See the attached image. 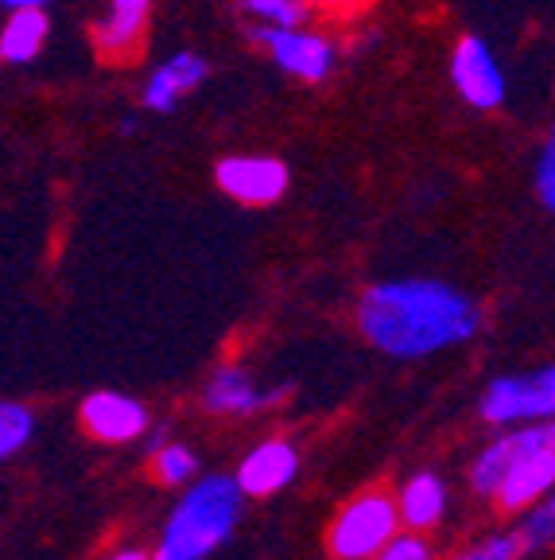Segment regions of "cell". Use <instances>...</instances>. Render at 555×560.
I'll return each mask as SVG.
<instances>
[{
	"label": "cell",
	"instance_id": "1",
	"mask_svg": "<svg viewBox=\"0 0 555 560\" xmlns=\"http://www.w3.org/2000/svg\"><path fill=\"white\" fill-rule=\"evenodd\" d=\"M357 331L389 359H427L482 331V307L447 280H377L357 300Z\"/></svg>",
	"mask_w": 555,
	"mask_h": 560
},
{
	"label": "cell",
	"instance_id": "2",
	"mask_svg": "<svg viewBox=\"0 0 555 560\" xmlns=\"http://www.w3.org/2000/svg\"><path fill=\"white\" fill-rule=\"evenodd\" d=\"M555 482V429L552 420H532L497 436L470 467V487L497 510H524L547 499Z\"/></svg>",
	"mask_w": 555,
	"mask_h": 560
},
{
	"label": "cell",
	"instance_id": "3",
	"mask_svg": "<svg viewBox=\"0 0 555 560\" xmlns=\"http://www.w3.org/2000/svg\"><path fill=\"white\" fill-rule=\"evenodd\" d=\"M245 510V494L237 490L234 475H206L187 482V494L172 517L164 522V534L152 552V560H206L214 557L229 537L237 534Z\"/></svg>",
	"mask_w": 555,
	"mask_h": 560
},
{
	"label": "cell",
	"instance_id": "4",
	"mask_svg": "<svg viewBox=\"0 0 555 560\" xmlns=\"http://www.w3.org/2000/svg\"><path fill=\"white\" fill-rule=\"evenodd\" d=\"M397 529V499L389 490H362L327 525V552L334 560H374Z\"/></svg>",
	"mask_w": 555,
	"mask_h": 560
},
{
	"label": "cell",
	"instance_id": "5",
	"mask_svg": "<svg viewBox=\"0 0 555 560\" xmlns=\"http://www.w3.org/2000/svg\"><path fill=\"white\" fill-rule=\"evenodd\" d=\"M482 420L494 429L512 424H532V420H552L555 412V370H521V374H501L486 385L482 394Z\"/></svg>",
	"mask_w": 555,
	"mask_h": 560
},
{
	"label": "cell",
	"instance_id": "6",
	"mask_svg": "<svg viewBox=\"0 0 555 560\" xmlns=\"http://www.w3.org/2000/svg\"><path fill=\"white\" fill-rule=\"evenodd\" d=\"M252 39L269 47L276 67L287 70L292 79L322 82L334 70V44L319 32H304V27H257Z\"/></svg>",
	"mask_w": 555,
	"mask_h": 560
},
{
	"label": "cell",
	"instance_id": "7",
	"mask_svg": "<svg viewBox=\"0 0 555 560\" xmlns=\"http://www.w3.org/2000/svg\"><path fill=\"white\" fill-rule=\"evenodd\" d=\"M217 187L245 207H272L284 199L292 172L276 156H226L217 160Z\"/></svg>",
	"mask_w": 555,
	"mask_h": 560
},
{
	"label": "cell",
	"instance_id": "8",
	"mask_svg": "<svg viewBox=\"0 0 555 560\" xmlns=\"http://www.w3.org/2000/svg\"><path fill=\"white\" fill-rule=\"evenodd\" d=\"M79 420L97 444H132L152 429V417H147L144 405L129 394H117V389L90 394L79 405Z\"/></svg>",
	"mask_w": 555,
	"mask_h": 560
},
{
	"label": "cell",
	"instance_id": "9",
	"mask_svg": "<svg viewBox=\"0 0 555 560\" xmlns=\"http://www.w3.org/2000/svg\"><path fill=\"white\" fill-rule=\"evenodd\" d=\"M451 82L474 109H497L505 102V90H509V82L501 74V62L494 59V51L477 35H462L459 47H454Z\"/></svg>",
	"mask_w": 555,
	"mask_h": 560
},
{
	"label": "cell",
	"instance_id": "10",
	"mask_svg": "<svg viewBox=\"0 0 555 560\" xmlns=\"http://www.w3.org/2000/svg\"><path fill=\"white\" fill-rule=\"evenodd\" d=\"M287 397V389H264L245 366H217L202 385V409L214 417H249V412L272 409Z\"/></svg>",
	"mask_w": 555,
	"mask_h": 560
},
{
	"label": "cell",
	"instance_id": "11",
	"mask_svg": "<svg viewBox=\"0 0 555 560\" xmlns=\"http://www.w3.org/2000/svg\"><path fill=\"white\" fill-rule=\"evenodd\" d=\"M299 475V452L292 440L272 436L257 444L234 471V482L245 499H272Z\"/></svg>",
	"mask_w": 555,
	"mask_h": 560
},
{
	"label": "cell",
	"instance_id": "12",
	"mask_svg": "<svg viewBox=\"0 0 555 560\" xmlns=\"http://www.w3.org/2000/svg\"><path fill=\"white\" fill-rule=\"evenodd\" d=\"M210 67L202 55L194 51H175L172 59H164L156 70H152V79L144 86V105L152 114H172L175 105H179L182 94H191L206 82Z\"/></svg>",
	"mask_w": 555,
	"mask_h": 560
},
{
	"label": "cell",
	"instance_id": "13",
	"mask_svg": "<svg viewBox=\"0 0 555 560\" xmlns=\"http://www.w3.org/2000/svg\"><path fill=\"white\" fill-rule=\"evenodd\" d=\"M397 499V517L404 529H416V534H432L435 525L447 517V482L435 471H420L412 475Z\"/></svg>",
	"mask_w": 555,
	"mask_h": 560
},
{
	"label": "cell",
	"instance_id": "14",
	"mask_svg": "<svg viewBox=\"0 0 555 560\" xmlns=\"http://www.w3.org/2000/svg\"><path fill=\"white\" fill-rule=\"evenodd\" d=\"M147 9H152V0H109V12L97 24V47L109 55L132 51L147 24Z\"/></svg>",
	"mask_w": 555,
	"mask_h": 560
},
{
	"label": "cell",
	"instance_id": "15",
	"mask_svg": "<svg viewBox=\"0 0 555 560\" xmlns=\"http://www.w3.org/2000/svg\"><path fill=\"white\" fill-rule=\"evenodd\" d=\"M47 9H20L9 16L0 32V59L4 62H32L47 44Z\"/></svg>",
	"mask_w": 555,
	"mask_h": 560
},
{
	"label": "cell",
	"instance_id": "16",
	"mask_svg": "<svg viewBox=\"0 0 555 560\" xmlns=\"http://www.w3.org/2000/svg\"><path fill=\"white\" fill-rule=\"evenodd\" d=\"M199 475V455L182 444H160L152 452V479L164 482V487H182Z\"/></svg>",
	"mask_w": 555,
	"mask_h": 560
},
{
	"label": "cell",
	"instance_id": "17",
	"mask_svg": "<svg viewBox=\"0 0 555 560\" xmlns=\"http://www.w3.org/2000/svg\"><path fill=\"white\" fill-rule=\"evenodd\" d=\"M241 12L261 27H304L311 0H241Z\"/></svg>",
	"mask_w": 555,
	"mask_h": 560
},
{
	"label": "cell",
	"instance_id": "18",
	"mask_svg": "<svg viewBox=\"0 0 555 560\" xmlns=\"http://www.w3.org/2000/svg\"><path fill=\"white\" fill-rule=\"evenodd\" d=\"M32 436H35V412L20 401H0V459L20 455Z\"/></svg>",
	"mask_w": 555,
	"mask_h": 560
},
{
	"label": "cell",
	"instance_id": "19",
	"mask_svg": "<svg viewBox=\"0 0 555 560\" xmlns=\"http://www.w3.org/2000/svg\"><path fill=\"white\" fill-rule=\"evenodd\" d=\"M552 534H555V502L552 499L532 502L529 517H524L521 529H517V541H521L524 557L536 549H547V545H552Z\"/></svg>",
	"mask_w": 555,
	"mask_h": 560
},
{
	"label": "cell",
	"instance_id": "20",
	"mask_svg": "<svg viewBox=\"0 0 555 560\" xmlns=\"http://www.w3.org/2000/svg\"><path fill=\"white\" fill-rule=\"evenodd\" d=\"M374 560H439V552H435L427 534H416V529H404V525H400L397 534L377 549Z\"/></svg>",
	"mask_w": 555,
	"mask_h": 560
},
{
	"label": "cell",
	"instance_id": "21",
	"mask_svg": "<svg viewBox=\"0 0 555 560\" xmlns=\"http://www.w3.org/2000/svg\"><path fill=\"white\" fill-rule=\"evenodd\" d=\"M454 560H524V549L517 541V534H501V537H489V541L474 545V549L459 552Z\"/></svg>",
	"mask_w": 555,
	"mask_h": 560
},
{
	"label": "cell",
	"instance_id": "22",
	"mask_svg": "<svg viewBox=\"0 0 555 560\" xmlns=\"http://www.w3.org/2000/svg\"><path fill=\"white\" fill-rule=\"evenodd\" d=\"M532 187H536L540 202L552 210L555 207V144H552V140H547L544 149H540L536 172H532Z\"/></svg>",
	"mask_w": 555,
	"mask_h": 560
},
{
	"label": "cell",
	"instance_id": "23",
	"mask_svg": "<svg viewBox=\"0 0 555 560\" xmlns=\"http://www.w3.org/2000/svg\"><path fill=\"white\" fill-rule=\"evenodd\" d=\"M51 0H0V9H12V12H20V9H47Z\"/></svg>",
	"mask_w": 555,
	"mask_h": 560
},
{
	"label": "cell",
	"instance_id": "24",
	"mask_svg": "<svg viewBox=\"0 0 555 560\" xmlns=\"http://www.w3.org/2000/svg\"><path fill=\"white\" fill-rule=\"evenodd\" d=\"M109 560H152V552H144V549H121V552H114Z\"/></svg>",
	"mask_w": 555,
	"mask_h": 560
},
{
	"label": "cell",
	"instance_id": "25",
	"mask_svg": "<svg viewBox=\"0 0 555 560\" xmlns=\"http://www.w3.org/2000/svg\"><path fill=\"white\" fill-rule=\"evenodd\" d=\"M319 4H330V9H346L350 0H319Z\"/></svg>",
	"mask_w": 555,
	"mask_h": 560
}]
</instances>
